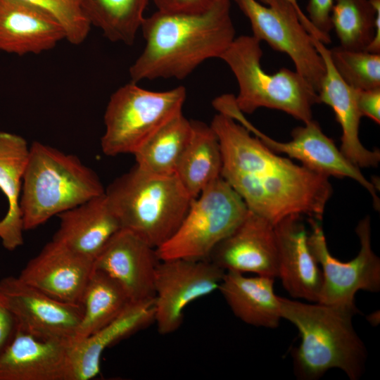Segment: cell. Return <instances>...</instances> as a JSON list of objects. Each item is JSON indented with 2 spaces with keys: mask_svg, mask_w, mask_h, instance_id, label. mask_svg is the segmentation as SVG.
Instances as JSON below:
<instances>
[{
  "mask_svg": "<svg viewBox=\"0 0 380 380\" xmlns=\"http://www.w3.org/2000/svg\"><path fill=\"white\" fill-rule=\"evenodd\" d=\"M210 125L221 147V177L249 211L274 225L291 215L322 220L333 193L329 177L279 156L227 115Z\"/></svg>",
  "mask_w": 380,
  "mask_h": 380,
  "instance_id": "obj_1",
  "label": "cell"
},
{
  "mask_svg": "<svg viewBox=\"0 0 380 380\" xmlns=\"http://www.w3.org/2000/svg\"><path fill=\"white\" fill-rule=\"evenodd\" d=\"M230 0L196 13L157 11L141 27L144 48L129 69L131 81L184 79L208 59L219 58L234 39Z\"/></svg>",
  "mask_w": 380,
  "mask_h": 380,
  "instance_id": "obj_2",
  "label": "cell"
},
{
  "mask_svg": "<svg viewBox=\"0 0 380 380\" xmlns=\"http://www.w3.org/2000/svg\"><path fill=\"white\" fill-rule=\"evenodd\" d=\"M279 302L281 318L297 328L301 338L291 352L298 379H317L332 368L343 371L351 380L362 376L367 350L352 324L357 312L283 297H279Z\"/></svg>",
  "mask_w": 380,
  "mask_h": 380,
  "instance_id": "obj_3",
  "label": "cell"
},
{
  "mask_svg": "<svg viewBox=\"0 0 380 380\" xmlns=\"http://www.w3.org/2000/svg\"><path fill=\"white\" fill-rule=\"evenodd\" d=\"M97 175L75 156L34 141L20 199L24 230L105 194Z\"/></svg>",
  "mask_w": 380,
  "mask_h": 380,
  "instance_id": "obj_4",
  "label": "cell"
},
{
  "mask_svg": "<svg viewBox=\"0 0 380 380\" xmlns=\"http://www.w3.org/2000/svg\"><path fill=\"white\" fill-rule=\"evenodd\" d=\"M122 229L156 249L176 232L194 199L176 175H160L135 165L105 190Z\"/></svg>",
  "mask_w": 380,
  "mask_h": 380,
  "instance_id": "obj_5",
  "label": "cell"
},
{
  "mask_svg": "<svg viewBox=\"0 0 380 380\" xmlns=\"http://www.w3.org/2000/svg\"><path fill=\"white\" fill-rule=\"evenodd\" d=\"M260 41L253 35L235 37L220 58L229 66L239 85L235 103L243 113L260 108L283 111L304 123L312 119L318 94L297 71L282 68L274 74L262 68Z\"/></svg>",
  "mask_w": 380,
  "mask_h": 380,
  "instance_id": "obj_6",
  "label": "cell"
},
{
  "mask_svg": "<svg viewBox=\"0 0 380 380\" xmlns=\"http://www.w3.org/2000/svg\"><path fill=\"white\" fill-rule=\"evenodd\" d=\"M186 97L183 86L151 91L130 82L112 94L104 113L101 139L104 154H134L154 134L182 113Z\"/></svg>",
  "mask_w": 380,
  "mask_h": 380,
  "instance_id": "obj_7",
  "label": "cell"
},
{
  "mask_svg": "<svg viewBox=\"0 0 380 380\" xmlns=\"http://www.w3.org/2000/svg\"><path fill=\"white\" fill-rule=\"evenodd\" d=\"M248 212L240 196L219 177L193 199L176 232L156 249L159 259L208 260Z\"/></svg>",
  "mask_w": 380,
  "mask_h": 380,
  "instance_id": "obj_8",
  "label": "cell"
},
{
  "mask_svg": "<svg viewBox=\"0 0 380 380\" xmlns=\"http://www.w3.org/2000/svg\"><path fill=\"white\" fill-rule=\"evenodd\" d=\"M310 225L308 242L321 266L322 284L319 303L359 312L355 296L360 290L376 293L380 290V259L372 248L371 221L362 219L355 228L360 251L355 258L341 262L330 253L320 221L307 218Z\"/></svg>",
  "mask_w": 380,
  "mask_h": 380,
  "instance_id": "obj_9",
  "label": "cell"
},
{
  "mask_svg": "<svg viewBox=\"0 0 380 380\" xmlns=\"http://www.w3.org/2000/svg\"><path fill=\"white\" fill-rule=\"evenodd\" d=\"M214 108L227 115L258 138L268 148L276 153L286 154L296 159L306 168L327 177L350 178L370 194L373 205L379 210L380 200L374 183L369 181L359 167L351 163L338 149L334 141L322 130L319 123L312 119L291 132V140L281 142L264 134L250 122L237 107L234 95L225 94L218 96Z\"/></svg>",
  "mask_w": 380,
  "mask_h": 380,
  "instance_id": "obj_10",
  "label": "cell"
},
{
  "mask_svg": "<svg viewBox=\"0 0 380 380\" xmlns=\"http://www.w3.org/2000/svg\"><path fill=\"white\" fill-rule=\"evenodd\" d=\"M233 1L248 19L253 36L288 55L296 71L318 92L325 64L295 8L285 0H274L268 6L257 0Z\"/></svg>",
  "mask_w": 380,
  "mask_h": 380,
  "instance_id": "obj_11",
  "label": "cell"
},
{
  "mask_svg": "<svg viewBox=\"0 0 380 380\" xmlns=\"http://www.w3.org/2000/svg\"><path fill=\"white\" fill-rule=\"evenodd\" d=\"M225 271L209 260H160L154 282V323L167 335L182 325L186 308L216 290Z\"/></svg>",
  "mask_w": 380,
  "mask_h": 380,
  "instance_id": "obj_12",
  "label": "cell"
},
{
  "mask_svg": "<svg viewBox=\"0 0 380 380\" xmlns=\"http://www.w3.org/2000/svg\"><path fill=\"white\" fill-rule=\"evenodd\" d=\"M0 293L18 329L46 338H75L82 316L80 303L56 299L13 276L0 280Z\"/></svg>",
  "mask_w": 380,
  "mask_h": 380,
  "instance_id": "obj_13",
  "label": "cell"
},
{
  "mask_svg": "<svg viewBox=\"0 0 380 380\" xmlns=\"http://www.w3.org/2000/svg\"><path fill=\"white\" fill-rule=\"evenodd\" d=\"M274 226L248 210L241 222L215 247L208 260L225 272L278 277Z\"/></svg>",
  "mask_w": 380,
  "mask_h": 380,
  "instance_id": "obj_14",
  "label": "cell"
},
{
  "mask_svg": "<svg viewBox=\"0 0 380 380\" xmlns=\"http://www.w3.org/2000/svg\"><path fill=\"white\" fill-rule=\"evenodd\" d=\"M156 249L134 232L121 229L94 261V269L117 281L132 303L154 299V282L160 262Z\"/></svg>",
  "mask_w": 380,
  "mask_h": 380,
  "instance_id": "obj_15",
  "label": "cell"
},
{
  "mask_svg": "<svg viewBox=\"0 0 380 380\" xmlns=\"http://www.w3.org/2000/svg\"><path fill=\"white\" fill-rule=\"evenodd\" d=\"M93 268V261L51 240L18 277L56 299L80 303Z\"/></svg>",
  "mask_w": 380,
  "mask_h": 380,
  "instance_id": "obj_16",
  "label": "cell"
},
{
  "mask_svg": "<svg viewBox=\"0 0 380 380\" xmlns=\"http://www.w3.org/2000/svg\"><path fill=\"white\" fill-rule=\"evenodd\" d=\"M278 251V277L289 294L318 303L322 284L321 268L308 242L303 217L291 215L274 226Z\"/></svg>",
  "mask_w": 380,
  "mask_h": 380,
  "instance_id": "obj_17",
  "label": "cell"
},
{
  "mask_svg": "<svg viewBox=\"0 0 380 380\" xmlns=\"http://www.w3.org/2000/svg\"><path fill=\"white\" fill-rule=\"evenodd\" d=\"M70 342L18 329L0 355V380H70Z\"/></svg>",
  "mask_w": 380,
  "mask_h": 380,
  "instance_id": "obj_18",
  "label": "cell"
},
{
  "mask_svg": "<svg viewBox=\"0 0 380 380\" xmlns=\"http://www.w3.org/2000/svg\"><path fill=\"white\" fill-rule=\"evenodd\" d=\"M315 46L325 64V75L317 92L319 103L333 110L341 130L340 151L359 168L376 167L380 161L379 150L370 151L360 141L359 129L362 115L356 101V89L347 84L336 70L326 44L312 36Z\"/></svg>",
  "mask_w": 380,
  "mask_h": 380,
  "instance_id": "obj_19",
  "label": "cell"
},
{
  "mask_svg": "<svg viewBox=\"0 0 380 380\" xmlns=\"http://www.w3.org/2000/svg\"><path fill=\"white\" fill-rule=\"evenodd\" d=\"M63 39L62 25L47 12L22 0H0V51L39 54Z\"/></svg>",
  "mask_w": 380,
  "mask_h": 380,
  "instance_id": "obj_20",
  "label": "cell"
},
{
  "mask_svg": "<svg viewBox=\"0 0 380 380\" xmlns=\"http://www.w3.org/2000/svg\"><path fill=\"white\" fill-rule=\"evenodd\" d=\"M58 217L60 225L52 240L93 262L113 236L122 229L105 194Z\"/></svg>",
  "mask_w": 380,
  "mask_h": 380,
  "instance_id": "obj_21",
  "label": "cell"
},
{
  "mask_svg": "<svg viewBox=\"0 0 380 380\" xmlns=\"http://www.w3.org/2000/svg\"><path fill=\"white\" fill-rule=\"evenodd\" d=\"M153 300L132 303L116 319L93 334L71 341L70 380L95 377L100 372L101 357L106 348L154 323Z\"/></svg>",
  "mask_w": 380,
  "mask_h": 380,
  "instance_id": "obj_22",
  "label": "cell"
},
{
  "mask_svg": "<svg viewBox=\"0 0 380 380\" xmlns=\"http://www.w3.org/2000/svg\"><path fill=\"white\" fill-rule=\"evenodd\" d=\"M274 279L227 271L219 291L234 315L255 327L277 328L281 318L279 296L274 292Z\"/></svg>",
  "mask_w": 380,
  "mask_h": 380,
  "instance_id": "obj_23",
  "label": "cell"
},
{
  "mask_svg": "<svg viewBox=\"0 0 380 380\" xmlns=\"http://www.w3.org/2000/svg\"><path fill=\"white\" fill-rule=\"evenodd\" d=\"M29 148L22 137L0 132V189L8 201L6 214L0 220V239L8 251H13L23 243L20 199Z\"/></svg>",
  "mask_w": 380,
  "mask_h": 380,
  "instance_id": "obj_24",
  "label": "cell"
},
{
  "mask_svg": "<svg viewBox=\"0 0 380 380\" xmlns=\"http://www.w3.org/2000/svg\"><path fill=\"white\" fill-rule=\"evenodd\" d=\"M191 121V135L176 175L194 198L221 177L222 156L215 131L203 122Z\"/></svg>",
  "mask_w": 380,
  "mask_h": 380,
  "instance_id": "obj_25",
  "label": "cell"
},
{
  "mask_svg": "<svg viewBox=\"0 0 380 380\" xmlns=\"http://www.w3.org/2000/svg\"><path fill=\"white\" fill-rule=\"evenodd\" d=\"M80 303L82 307V320L73 341L86 338L105 327L132 302L117 281L93 268Z\"/></svg>",
  "mask_w": 380,
  "mask_h": 380,
  "instance_id": "obj_26",
  "label": "cell"
},
{
  "mask_svg": "<svg viewBox=\"0 0 380 380\" xmlns=\"http://www.w3.org/2000/svg\"><path fill=\"white\" fill-rule=\"evenodd\" d=\"M191 131V121L177 115L133 154L136 165L156 175H175Z\"/></svg>",
  "mask_w": 380,
  "mask_h": 380,
  "instance_id": "obj_27",
  "label": "cell"
},
{
  "mask_svg": "<svg viewBox=\"0 0 380 380\" xmlns=\"http://www.w3.org/2000/svg\"><path fill=\"white\" fill-rule=\"evenodd\" d=\"M91 25L113 42L132 45L145 18L148 0H80Z\"/></svg>",
  "mask_w": 380,
  "mask_h": 380,
  "instance_id": "obj_28",
  "label": "cell"
},
{
  "mask_svg": "<svg viewBox=\"0 0 380 380\" xmlns=\"http://www.w3.org/2000/svg\"><path fill=\"white\" fill-rule=\"evenodd\" d=\"M380 0H334L331 23L340 46L364 51L374 33L376 8Z\"/></svg>",
  "mask_w": 380,
  "mask_h": 380,
  "instance_id": "obj_29",
  "label": "cell"
},
{
  "mask_svg": "<svg viewBox=\"0 0 380 380\" xmlns=\"http://www.w3.org/2000/svg\"><path fill=\"white\" fill-rule=\"evenodd\" d=\"M329 54L336 70L350 87L380 88V53L349 50L339 45L329 49Z\"/></svg>",
  "mask_w": 380,
  "mask_h": 380,
  "instance_id": "obj_30",
  "label": "cell"
},
{
  "mask_svg": "<svg viewBox=\"0 0 380 380\" xmlns=\"http://www.w3.org/2000/svg\"><path fill=\"white\" fill-rule=\"evenodd\" d=\"M51 15L62 25L65 39L78 45L87 37L91 24L81 5L80 0H22Z\"/></svg>",
  "mask_w": 380,
  "mask_h": 380,
  "instance_id": "obj_31",
  "label": "cell"
},
{
  "mask_svg": "<svg viewBox=\"0 0 380 380\" xmlns=\"http://www.w3.org/2000/svg\"><path fill=\"white\" fill-rule=\"evenodd\" d=\"M333 1L334 0H309L306 7L308 18L324 37L327 44L331 43L329 32L332 30L331 11Z\"/></svg>",
  "mask_w": 380,
  "mask_h": 380,
  "instance_id": "obj_32",
  "label": "cell"
},
{
  "mask_svg": "<svg viewBox=\"0 0 380 380\" xmlns=\"http://www.w3.org/2000/svg\"><path fill=\"white\" fill-rule=\"evenodd\" d=\"M157 11L196 13L208 11L222 0H152Z\"/></svg>",
  "mask_w": 380,
  "mask_h": 380,
  "instance_id": "obj_33",
  "label": "cell"
},
{
  "mask_svg": "<svg viewBox=\"0 0 380 380\" xmlns=\"http://www.w3.org/2000/svg\"><path fill=\"white\" fill-rule=\"evenodd\" d=\"M356 101L358 110L376 124L380 123V88L356 89Z\"/></svg>",
  "mask_w": 380,
  "mask_h": 380,
  "instance_id": "obj_34",
  "label": "cell"
},
{
  "mask_svg": "<svg viewBox=\"0 0 380 380\" xmlns=\"http://www.w3.org/2000/svg\"><path fill=\"white\" fill-rule=\"evenodd\" d=\"M18 329L15 317L0 293V355L13 340Z\"/></svg>",
  "mask_w": 380,
  "mask_h": 380,
  "instance_id": "obj_35",
  "label": "cell"
},
{
  "mask_svg": "<svg viewBox=\"0 0 380 380\" xmlns=\"http://www.w3.org/2000/svg\"><path fill=\"white\" fill-rule=\"evenodd\" d=\"M260 3L268 6L270 4L272 1L274 0H257ZM289 2L294 8L300 14L302 23L305 28L307 30V31L313 37L320 40L322 43L324 44H327L326 39L322 35V34L313 26L308 16L302 11L300 9L297 0H285Z\"/></svg>",
  "mask_w": 380,
  "mask_h": 380,
  "instance_id": "obj_36",
  "label": "cell"
}]
</instances>
